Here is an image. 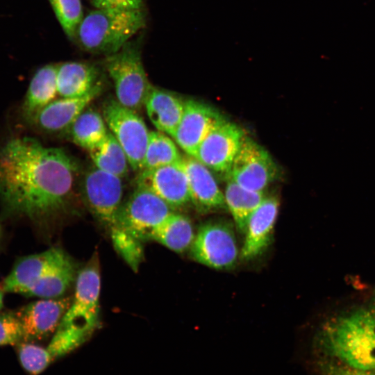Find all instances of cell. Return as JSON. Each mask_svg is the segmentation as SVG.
<instances>
[{"label": "cell", "instance_id": "obj_11", "mask_svg": "<svg viewBox=\"0 0 375 375\" xmlns=\"http://www.w3.org/2000/svg\"><path fill=\"white\" fill-rule=\"evenodd\" d=\"M245 136L240 127L225 120L203 140L195 158L210 170L226 176Z\"/></svg>", "mask_w": 375, "mask_h": 375}, {"label": "cell", "instance_id": "obj_6", "mask_svg": "<svg viewBox=\"0 0 375 375\" xmlns=\"http://www.w3.org/2000/svg\"><path fill=\"white\" fill-rule=\"evenodd\" d=\"M101 115L108 131L126 153L130 167L134 171H141L150 132L143 119L136 110L117 99L106 101Z\"/></svg>", "mask_w": 375, "mask_h": 375}, {"label": "cell", "instance_id": "obj_22", "mask_svg": "<svg viewBox=\"0 0 375 375\" xmlns=\"http://www.w3.org/2000/svg\"><path fill=\"white\" fill-rule=\"evenodd\" d=\"M194 237L190 220L183 215L172 212L153 229L150 240L181 253L191 247Z\"/></svg>", "mask_w": 375, "mask_h": 375}, {"label": "cell", "instance_id": "obj_9", "mask_svg": "<svg viewBox=\"0 0 375 375\" xmlns=\"http://www.w3.org/2000/svg\"><path fill=\"white\" fill-rule=\"evenodd\" d=\"M276 174V165L267 151L245 136L226 176L247 190L263 192Z\"/></svg>", "mask_w": 375, "mask_h": 375}, {"label": "cell", "instance_id": "obj_12", "mask_svg": "<svg viewBox=\"0 0 375 375\" xmlns=\"http://www.w3.org/2000/svg\"><path fill=\"white\" fill-rule=\"evenodd\" d=\"M225 120L210 106L192 99L187 100L182 118L172 139L188 156L195 158L203 140Z\"/></svg>", "mask_w": 375, "mask_h": 375}, {"label": "cell", "instance_id": "obj_20", "mask_svg": "<svg viewBox=\"0 0 375 375\" xmlns=\"http://www.w3.org/2000/svg\"><path fill=\"white\" fill-rule=\"evenodd\" d=\"M99 68L89 62L71 61L58 64L57 88L60 97H79L101 83Z\"/></svg>", "mask_w": 375, "mask_h": 375}, {"label": "cell", "instance_id": "obj_5", "mask_svg": "<svg viewBox=\"0 0 375 375\" xmlns=\"http://www.w3.org/2000/svg\"><path fill=\"white\" fill-rule=\"evenodd\" d=\"M105 67L113 83L117 101L136 111L144 106L153 85L138 47L129 41L119 51L106 56Z\"/></svg>", "mask_w": 375, "mask_h": 375}, {"label": "cell", "instance_id": "obj_28", "mask_svg": "<svg viewBox=\"0 0 375 375\" xmlns=\"http://www.w3.org/2000/svg\"><path fill=\"white\" fill-rule=\"evenodd\" d=\"M110 232L115 249L131 268L137 272L144 258L142 241L117 226L111 228Z\"/></svg>", "mask_w": 375, "mask_h": 375}, {"label": "cell", "instance_id": "obj_19", "mask_svg": "<svg viewBox=\"0 0 375 375\" xmlns=\"http://www.w3.org/2000/svg\"><path fill=\"white\" fill-rule=\"evenodd\" d=\"M185 101L169 91L152 86L144 106L157 131L172 138L182 118Z\"/></svg>", "mask_w": 375, "mask_h": 375}, {"label": "cell", "instance_id": "obj_1", "mask_svg": "<svg viewBox=\"0 0 375 375\" xmlns=\"http://www.w3.org/2000/svg\"><path fill=\"white\" fill-rule=\"evenodd\" d=\"M62 149L17 137L0 149L2 218L39 222L65 210L73 196L78 167Z\"/></svg>", "mask_w": 375, "mask_h": 375}, {"label": "cell", "instance_id": "obj_13", "mask_svg": "<svg viewBox=\"0 0 375 375\" xmlns=\"http://www.w3.org/2000/svg\"><path fill=\"white\" fill-rule=\"evenodd\" d=\"M72 299H45L31 302L15 312L21 324L22 342L43 340L58 328Z\"/></svg>", "mask_w": 375, "mask_h": 375}, {"label": "cell", "instance_id": "obj_33", "mask_svg": "<svg viewBox=\"0 0 375 375\" xmlns=\"http://www.w3.org/2000/svg\"><path fill=\"white\" fill-rule=\"evenodd\" d=\"M95 8L117 10H142V0H90Z\"/></svg>", "mask_w": 375, "mask_h": 375}, {"label": "cell", "instance_id": "obj_4", "mask_svg": "<svg viewBox=\"0 0 375 375\" xmlns=\"http://www.w3.org/2000/svg\"><path fill=\"white\" fill-rule=\"evenodd\" d=\"M145 24L142 9L95 8L83 17L75 38L86 51L107 56L119 51Z\"/></svg>", "mask_w": 375, "mask_h": 375}, {"label": "cell", "instance_id": "obj_26", "mask_svg": "<svg viewBox=\"0 0 375 375\" xmlns=\"http://www.w3.org/2000/svg\"><path fill=\"white\" fill-rule=\"evenodd\" d=\"M76 266L72 260L47 274L24 292L26 297L53 299L62 295L74 281Z\"/></svg>", "mask_w": 375, "mask_h": 375}, {"label": "cell", "instance_id": "obj_27", "mask_svg": "<svg viewBox=\"0 0 375 375\" xmlns=\"http://www.w3.org/2000/svg\"><path fill=\"white\" fill-rule=\"evenodd\" d=\"M181 157L172 138L157 130L150 131L142 169L174 164Z\"/></svg>", "mask_w": 375, "mask_h": 375}, {"label": "cell", "instance_id": "obj_35", "mask_svg": "<svg viewBox=\"0 0 375 375\" xmlns=\"http://www.w3.org/2000/svg\"><path fill=\"white\" fill-rule=\"evenodd\" d=\"M1 227H0V240H1Z\"/></svg>", "mask_w": 375, "mask_h": 375}, {"label": "cell", "instance_id": "obj_15", "mask_svg": "<svg viewBox=\"0 0 375 375\" xmlns=\"http://www.w3.org/2000/svg\"><path fill=\"white\" fill-rule=\"evenodd\" d=\"M72 260L58 247L19 258L3 282L2 290L6 292L23 294L32 284L52 270Z\"/></svg>", "mask_w": 375, "mask_h": 375}, {"label": "cell", "instance_id": "obj_32", "mask_svg": "<svg viewBox=\"0 0 375 375\" xmlns=\"http://www.w3.org/2000/svg\"><path fill=\"white\" fill-rule=\"evenodd\" d=\"M324 375H375V371L352 367L340 362H326L322 365Z\"/></svg>", "mask_w": 375, "mask_h": 375}, {"label": "cell", "instance_id": "obj_17", "mask_svg": "<svg viewBox=\"0 0 375 375\" xmlns=\"http://www.w3.org/2000/svg\"><path fill=\"white\" fill-rule=\"evenodd\" d=\"M179 164L187 177L190 201L198 208L210 210L226 206L224 194L210 169L188 155L181 157Z\"/></svg>", "mask_w": 375, "mask_h": 375}, {"label": "cell", "instance_id": "obj_30", "mask_svg": "<svg viewBox=\"0 0 375 375\" xmlns=\"http://www.w3.org/2000/svg\"><path fill=\"white\" fill-rule=\"evenodd\" d=\"M18 356L22 367L31 375H38L53 362L47 348L31 342L18 344Z\"/></svg>", "mask_w": 375, "mask_h": 375}, {"label": "cell", "instance_id": "obj_34", "mask_svg": "<svg viewBox=\"0 0 375 375\" xmlns=\"http://www.w3.org/2000/svg\"><path fill=\"white\" fill-rule=\"evenodd\" d=\"M3 303V291L0 288V310L1 309Z\"/></svg>", "mask_w": 375, "mask_h": 375}, {"label": "cell", "instance_id": "obj_21", "mask_svg": "<svg viewBox=\"0 0 375 375\" xmlns=\"http://www.w3.org/2000/svg\"><path fill=\"white\" fill-rule=\"evenodd\" d=\"M57 68L58 65H46L39 68L32 77L21 106V115L26 123L58 96Z\"/></svg>", "mask_w": 375, "mask_h": 375}, {"label": "cell", "instance_id": "obj_3", "mask_svg": "<svg viewBox=\"0 0 375 375\" xmlns=\"http://www.w3.org/2000/svg\"><path fill=\"white\" fill-rule=\"evenodd\" d=\"M319 344L340 362L375 371V312L358 313L324 328Z\"/></svg>", "mask_w": 375, "mask_h": 375}, {"label": "cell", "instance_id": "obj_25", "mask_svg": "<svg viewBox=\"0 0 375 375\" xmlns=\"http://www.w3.org/2000/svg\"><path fill=\"white\" fill-rule=\"evenodd\" d=\"M88 151L98 169L121 178L128 174L130 165L126 154L110 131L100 144Z\"/></svg>", "mask_w": 375, "mask_h": 375}, {"label": "cell", "instance_id": "obj_31", "mask_svg": "<svg viewBox=\"0 0 375 375\" xmlns=\"http://www.w3.org/2000/svg\"><path fill=\"white\" fill-rule=\"evenodd\" d=\"M22 342L21 324L15 312L0 314V346L15 345Z\"/></svg>", "mask_w": 375, "mask_h": 375}, {"label": "cell", "instance_id": "obj_8", "mask_svg": "<svg viewBox=\"0 0 375 375\" xmlns=\"http://www.w3.org/2000/svg\"><path fill=\"white\" fill-rule=\"evenodd\" d=\"M81 183L84 201L94 217L109 231L116 226L122 204V178L93 165L85 174Z\"/></svg>", "mask_w": 375, "mask_h": 375}, {"label": "cell", "instance_id": "obj_7", "mask_svg": "<svg viewBox=\"0 0 375 375\" xmlns=\"http://www.w3.org/2000/svg\"><path fill=\"white\" fill-rule=\"evenodd\" d=\"M172 212V208L156 194L136 187L122 203L116 226L140 241L150 240L153 229Z\"/></svg>", "mask_w": 375, "mask_h": 375}, {"label": "cell", "instance_id": "obj_18", "mask_svg": "<svg viewBox=\"0 0 375 375\" xmlns=\"http://www.w3.org/2000/svg\"><path fill=\"white\" fill-rule=\"evenodd\" d=\"M278 201L274 197H265L250 216L241 253L244 259L257 256L268 245L278 215Z\"/></svg>", "mask_w": 375, "mask_h": 375}, {"label": "cell", "instance_id": "obj_24", "mask_svg": "<svg viewBox=\"0 0 375 375\" xmlns=\"http://www.w3.org/2000/svg\"><path fill=\"white\" fill-rule=\"evenodd\" d=\"M67 132L74 144L88 151L100 144L109 131L102 115L88 107Z\"/></svg>", "mask_w": 375, "mask_h": 375}, {"label": "cell", "instance_id": "obj_29", "mask_svg": "<svg viewBox=\"0 0 375 375\" xmlns=\"http://www.w3.org/2000/svg\"><path fill=\"white\" fill-rule=\"evenodd\" d=\"M55 15L71 39L76 38L78 27L84 15L81 0H49Z\"/></svg>", "mask_w": 375, "mask_h": 375}, {"label": "cell", "instance_id": "obj_10", "mask_svg": "<svg viewBox=\"0 0 375 375\" xmlns=\"http://www.w3.org/2000/svg\"><path fill=\"white\" fill-rule=\"evenodd\" d=\"M191 254L197 262L215 269L233 266L238 250L233 229L219 222L203 224L194 237Z\"/></svg>", "mask_w": 375, "mask_h": 375}, {"label": "cell", "instance_id": "obj_14", "mask_svg": "<svg viewBox=\"0 0 375 375\" xmlns=\"http://www.w3.org/2000/svg\"><path fill=\"white\" fill-rule=\"evenodd\" d=\"M103 89L101 82L84 96L56 99L40 110L28 124L47 134L67 132L76 118L101 94Z\"/></svg>", "mask_w": 375, "mask_h": 375}, {"label": "cell", "instance_id": "obj_23", "mask_svg": "<svg viewBox=\"0 0 375 375\" xmlns=\"http://www.w3.org/2000/svg\"><path fill=\"white\" fill-rule=\"evenodd\" d=\"M224 194L226 206L238 228L244 233L250 216L265 197L263 192L247 190L226 176Z\"/></svg>", "mask_w": 375, "mask_h": 375}, {"label": "cell", "instance_id": "obj_16", "mask_svg": "<svg viewBox=\"0 0 375 375\" xmlns=\"http://www.w3.org/2000/svg\"><path fill=\"white\" fill-rule=\"evenodd\" d=\"M138 172L136 187L152 192L172 208L184 206L190 201L187 177L179 161Z\"/></svg>", "mask_w": 375, "mask_h": 375}, {"label": "cell", "instance_id": "obj_2", "mask_svg": "<svg viewBox=\"0 0 375 375\" xmlns=\"http://www.w3.org/2000/svg\"><path fill=\"white\" fill-rule=\"evenodd\" d=\"M100 265L94 253L76 276L74 297L47 349L53 360L84 344L99 324Z\"/></svg>", "mask_w": 375, "mask_h": 375}]
</instances>
